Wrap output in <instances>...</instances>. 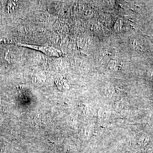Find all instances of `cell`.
<instances>
[{
    "label": "cell",
    "mask_w": 153,
    "mask_h": 153,
    "mask_svg": "<svg viewBox=\"0 0 153 153\" xmlns=\"http://www.w3.org/2000/svg\"><path fill=\"white\" fill-rule=\"evenodd\" d=\"M19 45L23 47H28L41 51L44 52V54L50 56H55L59 57L61 55V52L57 49L53 47H41V46H37L35 45H28V44H19Z\"/></svg>",
    "instance_id": "obj_1"
},
{
    "label": "cell",
    "mask_w": 153,
    "mask_h": 153,
    "mask_svg": "<svg viewBox=\"0 0 153 153\" xmlns=\"http://www.w3.org/2000/svg\"><path fill=\"white\" fill-rule=\"evenodd\" d=\"M67 82H66V80H64V79H60L59 80H57L56 83V85H57V87L60 89H65L67 88L68 87V84H64V83Z\"/></svg>",
    "instance_id": "obj_2"
},
{
    "label": "cell",
    "mask_w": 153,
    "mask_h": 153,
    "mask_svg": "<svg viewBox=\"0 0 153 153\" xmlns=\"http://www.w3.org/2000/svg\"><path fill=\"white\" fill-rule=\"evenodd\" d=\"M149 74L151 78H153V67L149 70Z\"/></svg>",
    "instance_id": "obj_3"
}]
</instances>
